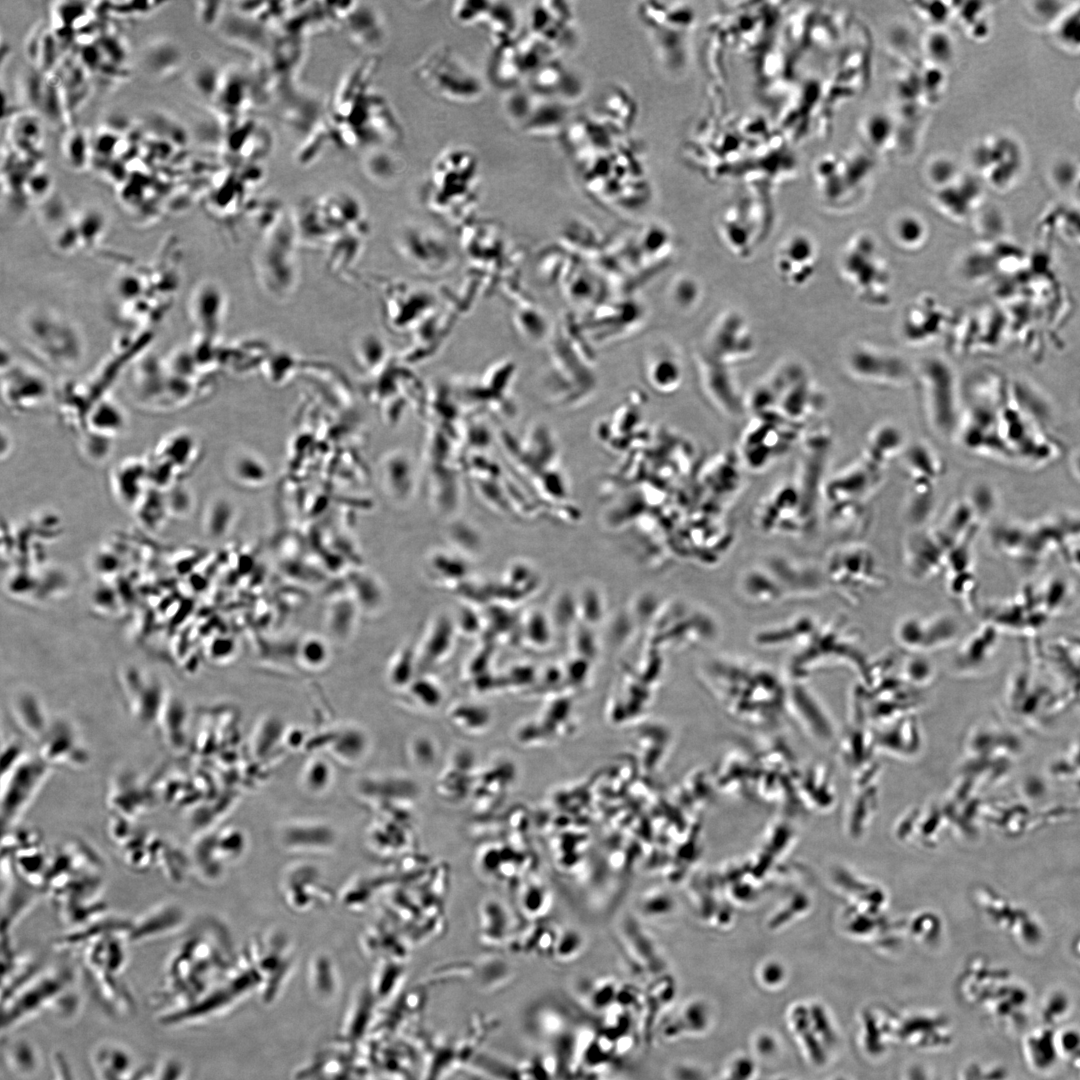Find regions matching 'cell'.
Instances as JSON below:
<instances>
[{
  "mask_svg": "<svg viewBox=\"0 0 1080 1080\" xmlns=\"http://www.w3.org/2000/svg\"><path fill=\"white\" fill-rule=\"evenodd\" d=\"M954 544L935 526L912 528L903 544V562L914 581H927L944 574L946 559Z\"/></svg>",
  "mask_w": 1080,
  "mask_h": 1080,
  "instance_id": "cell-8",
  "label": "cell"
},
{
  "mask_svg": "<svg viewBox=\"0 0 1080 1080\" xmlns=\"http://www.w3.org/2000/svg\"><path fill=\"white\" fill-rule=\"evenodd\" d=\"M907 445L905 433L900 427L883 422L870 430L861 458L885 471L891 463L901 458Z\"/></svg>",
  "mask_w": 1080,
  "mask_h": 1080,
  "instance_id": "cell-15",
  "label": "cell"
},
{
  "mask_svg": "<svg viewBox=\"0 0 1080 1080\" xmlns=\"http://www.w3.org/2000/svg\"><path fill=\"white\" fill-rule=\"evenodd\" d=\"M43 762L19 756L8 763L7 781L2 784V818L10 825L32 801L47 776Z\"/></svg>",
  "mask_w": 1080,
  "mask_h": 1080,
  "instance_id": "cell-10",
  "label": "cell"
},
{
  "mask_svg": "<svg viewBox=\"0 0 1080 1080\" xmlns=\"http://www.w3.org/2000/svg\"><path fill=\"white\" fill-rule=\"evenodd\" d=\"M960 174L953 159L944 155L931 158L924 168L925 180L934 191L951 184Z\"/></svg>",
  "mask_w": 1080,
  "mask_h": 1080,
  "instance_id": "cell-26",
  "label": "cell"
},
{
  "mask_svg": "<svg viewBox=\"0 0 1080 1080\" xmlns=\"http://www.w3.org/2000/svg\"><path fill=\"white\" fill-rule=\"evenodd\" d=\"M888 234L898 249L916 252L927 245L930 228L922 215L908 210L898 213L890 220Z\"/></svg>",
  "mask_w": 1080,
  "mask_h": 1080,
  "instance_id": "cell-18",
  "label": "cell"
},
{
  "mask_svg": "<svg viewBox=\"0 0 1080 1080\" xmlns=\"http://www.w3.org/2000/svg\"><path fill=\"white\" fill-rule=\"evenodd\" d=\"M981 184L976 176L961 172L951 184L933 192V206L943 217L962 222L979 205L983 197Z\"/></svg>",
  "mask_w": 1080,
  "mask_h": 1080,
  "instance_id": "cell-14",
  "label": "cell"
},
{
  "mask_svg": "<svg viewBox=\"0 0 1080 1080\" xmlns=\"http://www.w3.org/2000/svg\"><path fill=\"white\" fill-rule=\"evenodd\" d=\"M920 382L931 428L942 438L955 437L960 411L951 368L940 359H927L920 370Z\"/></svg>",
  "mask_w": 1080,
  "mask_h": 1080,
  "instance_id": "cell-6",
  "label": "cell"
},
{
  "mask_svg": "<svg viewBox=\"0 0 1080 1080\" xmlns=\"http://www.w3.org/2000/svg\"><path fill=\"white\" fill-rule=\"evenodd\" d=\"M332 778L330 764L322 758H313L303 770V784L313 793H319L326 789Z\"/></svg>",
  "mask_w": 1080,
  "mask_h": 1080,
  "instance_id": "cell-29",
  "label": "cell"
},
{
  "mask_svg": "<svg viewBox=\"0 0 1080 1080\" xmlns=\"http://www.w3.org/2000/svg\"><path fill=\"white\" fill-rule=\"evenodd\" d=\"M412 666V656L409 653L402 652L393 660L392 665L389 668L390 681L397 684H404L405 678L410 677Z\"/></svg>",
  "mask_w": 1080,
  "mask_h": 1080,
  "instance_id": "cell-31",
  "label": "cell"
},
{
  "mask_svg": "<svg viewBox=\"0 0 1080 1080\" xmlns=\"http://www.w3.org/2000/svg\"><path fill=\"white\" fill-rule=\"evenodd\" d=\"M1071 470L1080 479V450L1071 459Z\"/></svg>",
  "mask_w": 1080,
  "mask_h": 1080,
  "instance_id": "cell-33",
  "label": "cell"
},
{
  "mask_svg": "<svg viewBox=\"0 0 1080 1080\" xmlns=\"http://www.w3.org/2000/svg\"><path fill=\"white\" fill-rule=\"evenodd\" d=\"M951 315L937 297L919 295L902 313L900 334L912 346H924L937 340L952 324Z\"/></svg>",
  "mask_w": 1080,
  "mask_h": 1080,
  "instance_id": "cell-11",
  "label": "cell"
},
{
  "mask_svg": "<svg viewBox=\"0 0 1080 1080\" xmlns=\"http://www.w3.org/2000/svg\"><path fill=\"white\" fill-rule=\"evenodd\" d=\"M991 544L1023 565H1036L1053 555L1064 556L1080 540V515L1054 513L1029 522L996 525Z\"/></svg>",
  "mask_w": 1080,
  "mask_h": 1080,
  "instance_id": "cell-1",
  "label": "cell"
},
{
  "mask_svg": "<svg viewBox=\"0 0 1080 1080\" xmlns=\"http://www.w3.org/2000/svg\"><path fill=\"white\" fill-rule=\"evenodd\" d=\"M238 518V508L228 498H217L207 506L204 528L213 538H222L232 531Z\"/></svg>",
  "mask_w": 1080,
  "mask_h": 1080,
  "instance_id": "cell-21",
  "label": "cell"
},
{
  "mask_svg": "<svg viewBox=\"0 0 1080 1080\" xmlns=\"http://www.w3.org/2000/svg\"><path fill=\"white\" fill-rule=\"evenodd\" d=\"M64 145L65 146L63 151L65 152L66 158H69L74 153V151H77L75 166H83L84 162L86 161L85 156L87 155V148L84 136L80 133L71 134L65 141Z\"/></svg>",
  "mask_w": 1080,
  "mask_h": 1080,
  "instance_id": "cell-32",
  "label": "cell"
},
{
  "mask_svg": "<svg viewBox=\"0 0 1080 1080\" xmlns=\"http://www.w3.org/2000/svg\"><path fill=\"white\" fill-rule=\"evenodd\" d=\"M819 250L816 241L805 232H794L779 244L774 255V269L787 286L800 288L814 277Z\"/></svg>",
  "mask_w": 1080,
  "mask_h": 1080,
  "instance_id": "cell-12",
  "label": "cell"
},
{
  "mask_svg": "<svg viewBox=\"0 0 1080 1080\" xmlns=\"http://www.w3.org/2000/svg\"><path fill=\"white\" fill-rule=\"evenodd\" d=\"M863 138L875 149L889 148L893 137L892 120L883 113H872L863 119L861 123Z\"/></svg>",
  "mask_w": 1080,
  "mask_h": 1080,
  "instance_id": "cell-25",
  "label": "cell"
},
{
  "mask_svg": "<svg viewBox=\"0 0 1080 1080\" xmlns=\"http://www.w3.org/2000/svg\"><path fill=\"white\" fill-rule=\"evenodd\" d=\"M1075 105H1076V107H1077V110H1078V111H1079V113H1080V90H1079V92H1078V93H1077V95H1076V98H1075Z\"/></svg>",
  "mask_w": 1080,
  "mask_h": 1080,
  "instance_id": "cell-34",
  "label": "cell"
},
{
  "mask_svg": "<svg viewBox=\"0 0 1080 1080\" xmlns=\"http://www.w3.org/2000/svg\"><path fill=\"white\" fill-rule=\"evenodd\" d=\"M1049 31L1060 50L1071 55L1080 54V3H1068L1049 26Z\"/></svg>",
  "mask_w": 1080,
  "mask_h": 1080,
  "instance_id": "cell-19",
  "label": "cell"
},
{
  "mask_svg": "<svg viewBox=\"0 0 1080 1080\" xmlns=\"http://www.w3.org/2000/svg\"><path fill=\"white\" fill-rule=\"evenodd\" d=\"M884 472L860 458L824 482V498L829 506L866 504L868 497L880 486Z\"/></svg>",
  "mask_w": 1080,
  "mask_h": 1080,
  "instance_id": "cell-13",
  "label": "cell"
},
{
  "mask_svg": "<svg viewBox=\"0 0 1080 1080\" xmlns=\"http://www.w3.org/2000/svg\"><path fill=\"white\" fill-rule=\"evenodd\" d=\"M352 600L337 601L330 607L327 623L330 632L338 639L347 638L353 630L356 604Z\"/></svg>",
  "mask_w": 1080,
  "mask_h": 1080,
  "instance_id": "cell-27",
  "label": "cell"
},
{
  "mask_svg": "<svg viewBox=\"0 0 1080 1080\" xmlns=\"http://www.w3.org/2000/svg\"><path fill=\"white\" fill-rule=\"evenodd\" d=\"M421 75L431 92L447 101L471 102L484 91L479 76L449 48H439L428 55Z\"/></svg>",
  "mask_w": 1080,
  "mask_h": 1080,
  "instance_id": "cell-7",
  "label": "cell"
},
{
  "mask_svg": "<svg viewBox=\"0 0 1080 1080\" xmlns=\"http://www.w3.org/2000/svg\"><path fill=\"white\" fill-rule=\"evenodd\" d=\"M78 745L77 735L71 727L66 724H56L52 727V731L47 733L45 744L41 748L42 758L50 762L67 763L70 759L68 756V753H71L70 750L74 753H83L82 748L77 749Z\"/></svg>",
  "mask_w": 1080,
  "mask_h": 1080,
  "instance_id": "cell-22",
  "label": "cell"
},
{
  "mask_svg": "<svg viewBox=\"0 0 1080 1080\" xmlns=\"http://www.w3.org/2000/svg\"><path fill=\"white\" fill-rule=\"evenodd\" d=\"M298 657L307 668H321L326 665L330 657L328 643L318 636H309L300 644Z\"/></svg>",
  "mask_w": 1080,
  "mask_h": 1080,
  "instance_id": "cell-28",
  "label": "cell"
},
{
  "mask_svg": "<svg viewBox=\"0 0 1080 1080\" xmlns=\"http://www.w3.org/2000/svg\"><path fill=\"white\" fill-rule=\"evenodd\" d=\"M838 266L841 278L862 303L871 308H882L890 304L892 272L872 234H854L845 244Z\"/></svg>",
  "mask_w": 1080,
  "mask_h": 1080,
  "instance_id": "cell-2",
  "label": "cell"
},
{
  "mask_svg": "<svg viewBox=\"0 0 1080 1080\" xmlns=\"http://www.w3.org/2000/svg\"><path fill=\"white\" fill-rule=\"evenodd\" d=\"M644 375L647 383L659 393H671L679 388L684 377V367L679 354L669 346L653 350L646 362Z\"/></svg>",
  "mask_w": 1080,
  "mask_h": 1080,
  "instance_id": "cell-16",
  "label": "cell"
},
{
  "mask_svg": "<svg viewBox=\"0 0 1080 1080\" xmlns=\"http://www.w3.org/2000/svg\"><path fill=\"white\" fill-rule=\"evenodd\" d=\"M670 295L673 303L680 309L694 308L701 298V288L698 283L689 277L676 279L672 284Z\"/></svg>",
  "mask_w": 1080,
  "mask_h": 1080,
  "instance_id": "cell-30",
  "label": "cell"
},
{
  "mask_svg": "<svg viewBox=\"0 0 1080 1080\" xmlns=\"http://www.w3.org/2000/svg\"><path fill=\"white\" fill-rule=\"evenodd\" d=\"M900 460L907 482L905 518L912 528L925 526L936 505L945 462L930 444L920 440L908 443Z\"/></svg>",
  "mask_w": 1080,
  "mask_h": 1080,
  "instance_id": "cell-3",
  "label": "cell"
},
{
  "mask_svg": "<svg viewBox=\"0 0 1080 1080\" xmlns=\"http://www.w3.org/2000/svg\"><path fill=\"white\" fill-rule=\"evenodd\" d=\"M230 478L240 487L250 490L264 488L271 479V469L265 458L254 450L241 448L228 462Z\"/></svg>",
  "mask_w": 1080,
  "mask_h": 1080,
  "instance_id": "cell-17",
  "label": "cell"
},
{
  "mask_svg": "<svg viewBox=\"0 0 1080 1080\" xmlns=\"http://www.w3.org/2000/svg\"><path fill=\"white\" fill-rule=\"evenodd\" d=\"M369 741L366 733L358 727H346L339 731L330 746L331 753L345 763H356L366 755Z\"/></svg>",
  "mask_w": 1080,
  "mask_h": 1080,
  "instance_id": "cell-20",
  "label": "cell"
},
{
  "mask_svg": "<svg viewBox=\"0 0 1080 1080\" xmlns=\"http://www.w3.org/2000/svg\"><path fill=\"white\" fill-rule=\"evenodd\" d=\"M845 366L859 381L885 386L909 382L911 371L897 354L873 345L859 344L847 355Z\"/></svg>",
  "mask_w": 1080,
  "mask_h": 1080,
  "instance_id": "cell-9",
  "label": "cell"
},
{
  "mask_svg": "<svg viewBox=\"0 0 1080 1080\" xmlns=\"http://www.w3.org/2000/svg\"><path fill=\"white\" fill-rule=\"evenodd\" d=\"M960 22L967 36L975 41L985 40L992 30L991 9L987 3L976 2V7L958 10Z\"/></svg>",
  "mask_w": 1080,
  "mask_h": 1080,
  "instance_id": "cell-23",
  "label": "cell"
},
{
  "mask_svg": "<svg viewBox=\"0 0 1080 1080\" xmlns=\"http://www.w3.org/2000/svg\"><path fill=\"white\" fill-rule=\"evenodd\" d=\"M922 47L925 55L935 65H945L953 60L955 46L951 36L943 29L936 27L923 38Z\"/></svg>",
  "mask_w": 1080,
  "mask_h": 1080,
  "instance_id": "cell-24",
  "label": "cell"
},
{
  "mask_svg": "<svg viewBox=\"0 0 1080 1080\" xmlns=\"http://www.w3.org/2000/svg\"><path fill=\"white\" fill-rule=\"evenodd\" d=\"M828 584L851 599L881 589L887 577L870 547L848 543L831 550L824 564Z\"/></svg>",
  "mask_w": 1080,
  "mask_h": 1080,
  "instance_id": "cell-5",
  "label": "cell"
},
{
  "mask_svg": "<svg viewBox=\"0 0 1080 1080\" xmlns=\"http://www.w3.org/2000/svg\"><path fill=\"white\" fill-rule=\"evenodd\" d=\"M971 162L976 176L991 189L1002 193L1022 182L1027 169V154L1016 136L993 132L974 144Z\"/></svg>",
  "mask_w": 1080,
  "mask_h": 1080,
  "instance_id": "cell-4",
  "label": "cell"
}]
</instances>
